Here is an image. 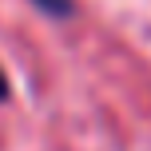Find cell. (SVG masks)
<instances>
[{"mask_svg":"<svg viewBox=\"0 0 151 151\" xmlns=\"http://www.w3.org/2000/svg\"><path fill=\"white\" fill-rule=\"evenodd\" d=\"M44 16H72V0H32Z\"/></svg>","mask_w":151,"mask_h":151,"instance_id":"6da1fadb","label":"cell"},{"mask_svg":"<svg viewBox=\"0 0 151 151\" xmlns=\"http://www.w3.org/2000/svg\"><path fill=\"white\" fill-rule=\"evenodd\" d=\"M8 99V80H4V72H0V104Z\"/></svg>","mask_w":151,"mask_h":151,"instance_id":"7a4b0ae2","label":"cell"}]
</instances>
